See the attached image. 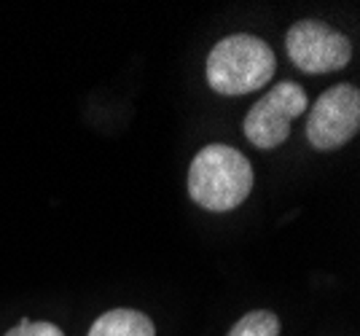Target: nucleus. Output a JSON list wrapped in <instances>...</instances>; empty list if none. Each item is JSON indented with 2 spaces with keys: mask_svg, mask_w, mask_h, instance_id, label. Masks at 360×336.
Returning a JSON list of instances; mask_svg holds the SVG:
<instances>
[{
  "mask_svg": "<svg viewBox=\"0 0 360 336\" xmlns=\"http://www.w3.org/2000/svg\"><path fill=\"white\" fill-rule=\"evenodd\" d=\"M360 94L352 84H336L317 97L307 116V138L317 151H336L358 135Z\"/></svg>",
  "mask_w": 360,
  "mask_h": 336,
  "instance_id": "20e7f679",
  "label": "nucleus"
},
{
  "mask_svg": "<svg viewBox=\"0 0 360 336\" xmlns=\"http://www.w3.org/2000/svg\"><path fill=\"white\" fill-rule=\"evenodd\" d=\"M229 336H280V318L266 309H255L234 323Z\"/></svg>",
  "mask_w": 360,
  "mask_h": 336,
  "instance_id": "0eeeda50",
  "label": "nucleus"
},
{
  "mask_svg": "<svg viewBox=\"0 0 360 336\" xmlns=\"http://www.w3.org/2000/svg\"><path fill=\"white\" fill-rule=\"evenodd\" d=\"M307 92L293 81H283L277 84L269 94H264L255 103L248 116H245V138L253 143L255 148H277L283 146L290 135V122L304 116L307 110Z\"/></svg>",
  "mask_w": 360,
  "mask_h": 336,
  "instance_id": "7ed1b4c3",
  "label": "nucleus"
},
{
  "mask_svg": "<svg viewBox=\"0 0 360 336\" xmlns=\"http://www.w3.org/2000/svg\"><path fill=\"white\" fill-rule=\"evenodd\" d=\"M6 336H65L54 325V323H32L27 318H22V323H16L11 331H6Z\"/></svg>",
  "mask_w": 360,
  "mask_h": 336,
  "instance_id": "6e6552de",
  "label": "nucleus"
},
{
  "mask_svg": "<svg viewBox=\"0 0 360 336\" xmlns=\"http://www.w3.org/2000/svg\"><path fill=\"white\" fill-rule=\"evenodd\" d=\"M253 188V167L237 148L210 143L188 167V197L199 207L226 213L240 207Z\"/></svg>",
  "mask_w": 360,
  "mask_h": 336,
  "instance_id": "f257e3e1",
  "label": "nucleus"
},
{
  "mask_svg": "<svg viewBox=\"0 0 360 336\" xmlns=\"http://www.w3.org/2000/svg\"><path fill=\"white\" fill-rule=\"evenodd\" d=\"M89 336H156V328L137 309H110L91 323Z\"/></svg>",
  "mask_w": 360,
  "mask_h": 336,
  "instance_id": "423d86ee",
  "label": "nucleus"
},
{
  "mask_svg": "<svg viewBox=\"0 0 360 336\" xmlns=\"http://www.w3.org/2000/svg\"><path fill=\"white\" fill-rule=\"evenodd\" d=\"M285 49L290 62L312 76L342 70L352 60L349 38L317 19L296 22L285 35Z\"/></svg>",
  "mask_w": 360,
  "mask_h": 336,
  "instance_id": "39448f33",
  "label": "nucleus"
},
{
  "mask_svg": "<svg viewBox=\"0 0 360 336\" xmlns=\"http://www.w3.org/2000/svg\"><path fill=\"white\" fill-rule=\"evenodd\" d=\"M274 70L277 60L269 44L248 32L226 35L207 54V84L226 97L258 92L271 81Z\"/></svg>",
  "mask_w": 360,
  "mask_h": 336,
  "instance_id": "f03ea898",
  "label": "nucleus"
}]
</instances>
